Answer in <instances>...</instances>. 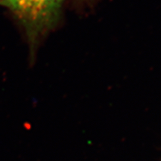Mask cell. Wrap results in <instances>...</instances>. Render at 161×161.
Masks as SVG:
<instances>
[{"mask_svg": "<svg viewBox=\"0 0 161 161\" xmlns=\"http://www.w3.org/2000/svg\"><path fill=\"white\" fill-rule=\"evenodd\" d=\"M65 0H3L25 30L31 49L59 22Z\"/></svg>", "mask_w": 161, "mask_h": 161, "instance_id": "obj_1", "label": "cell"}, {"mask_svg": "<svg viewBox=\"0 0 161 161\" xmlns=\"http://www.w3.org/2000/svg\"><path fill=\"white\" fill-rule=\"evenodd\" d=\"M3 1V0H0V3H1Z\"/></svg>", "mask_w": 161, "mask_h": 161, "instance_id": "obj_2", "label": "cell"}]
</instances>
